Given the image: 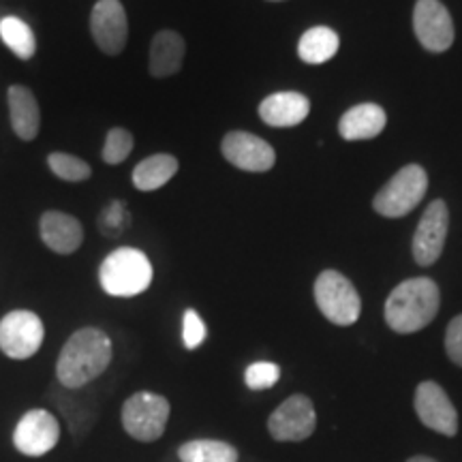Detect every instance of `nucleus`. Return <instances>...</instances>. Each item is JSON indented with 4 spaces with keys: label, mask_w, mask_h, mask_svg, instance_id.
<instances>
[{
    "label": "nucleus",
    "mask_w": 462,
    "mask_h": 462,
    "mask_svg": "<svg viewBox=\"0 0 462 462\" xmlns=\"http://www.w3.org/2000/svg\"><path fill=\"white\" fill-rule=\"evenodd\" d=\"M112 340L99 328L73 332L56 362V377L62 388L82 390L99 379L112 362Z\"/></svg>",
    "instance_id": "obj_1"
},
{
    "label": "nucleus",
    "mask_w": 462,
    "mask_h": 462,
    "mask_svg": "<svg viewBox=\"0 0 462 462\" xmlns=\"http://www.w3.org/2000/svg\"><path fill=\"white\" fill-rule=\"evenodd\" d=\"M441 293L435 281L418 276L398 285L385 302V321L398 334L420 332L435 319Z\"/></svg>",
    "instance_id": "obj_2"
},
{
    "label": "nucleus",
    "mask_w": 462,
    "mask_h": 462,
    "mask_svg": "<svg viewBox=\"0 0 462 462\" xmlns=\"http://www.w3.org/2000/svg\"><path fill=\"white\" fill-rule=\"evenodd\" d=\"M154 270L148 255L140 248L120 246L103 259L99 282L103 291L114 298H135L152 285Z\"/></svg>",
    "instance_id": "obj_3"
},
{
    "label": "nucleus",
    "mask_w": 462,
    "mask_h": 462,
    "mask_svg": "<svg viewBox=\"0 0 462 462\" xmlns=\"http://www.w3.org/2000/svg\"><path fill=\"white\" fill-rule=\"evenodd\" d=\"M315 302L334 326H354L360 319L362 300L354 282L337 270H323L315 281Z\"/></svg>",
    "instance_id": "obj_4"
},
{
    "label": "nucleus",
    "mask_w": 462,
    "mask_h": 462,
    "mask_svg": "<svg viewBox=\"0 0 462 462\" xmlns=\"http://www.w3.org/2000/svg\"><path fill=\"white\" fill-rule=\"evenodd\" d=\"M429 189V173L421 165H404L383 189L374 195L373 208L385 218H401L424 199Z\"/></svg>",
    "instance_id": "obj_5"
},
{
    "label": "nucleus",
    "mask_w": 462,
    "mask_h": 462,
    "mask_svg": "<svg viewBox=\"0 0 462 462\" xmlns=\"http://www.w3.org/2000/svg\"><path fill=\"white\" fill-rule=\"evenodd\" d=\"M171 407L165 396L154 392H135L123 404V426L135 441L152 443L163 437Z\"/></svg>",
    "instance_id": "obj_6"
},
{
    "label": "nucleus",
    "mask_w": 462,
    "mask_h": 462,
    "mask_svg": "<svg viewBox=\"0 0 462 462\" xmlns=\"http://www.w3.org/2000/svg\"><path fill=\"white\" fill-rule=\"evenodd\" d=\"M43 321L32 310H11L0 319V351L11 360H28L42 349Z\"/></svg>",
    "instance_id": "obj_7"
},
{
    "label": "nucleus",
    "mask_w": 462,
    "mask_h": 462,
    "mask_svg": "<svg viewBox=\"0 0 462 462\" xmlns=\"http://www.w3.org/2000/svg\"><path fill=\"white\" fill-rule=\"evenodd\" d=\"M317 413L313 401L304 394L289 396L285 402L274 409V413L268 420V432L273 439L282 443L304 441L315 432Z\"/></svg>",
    "instance_id": "obj_8"
},
{
    "label": "nucleus",
    "mask_w": 462,
    "mask_h": 462,
    "mask_svg": "<svg viewBox=\"0 0 462 462\" xmlns=\"http://www.w3.org/2000/svg\"><path fill=\"white\" fill-rule=\"evenodd\" d=\"M60 439V424L48 409H31L22 415L14 430V446L20 454L39 456L50 454Z\"/></svg>",
    "instance_id": "obj_9"
},
{
    "label": "nucleus",
    "mask_w": 462,
    "mask_h": 462,
    "mask_svg": "<svg viewBox=\"0 0 462 462\" xmlns=\"http://www.w3.org/2000/svg\"><path fill=\"white\" fill-rule=\"evenodd\" d=\"M413 31L421 48L441 54L454 43V22L441 0H418L413 9Z\"/></svg>",
    "instance_id": "obj_10"
},
{
    "label": "nucleus",
    "mask_w": 462,
    "mask_h": 462,
    "mask_svg": "<svg viewBox=\"0 0 462 462\" xmlns=\"http://www.w3.org/2000/svg\"><path fill=\"white\" fill-rule=\"evenodd\" d=\"M90 32L97 48L107 56L123 54L129 39V22L120 0H99L90 14Z\"/></svg>",
    "instance_id": "obj_11"
},
{
    "label": "nucleus",
    "mask_w": 462,
    "mask_h": 462,
    "mask_svg": "<svg viewBox=\"0 0 462 462\" xmlns=\"http://www.w3.org/2000/svg\"><path fill=\"white\" fill-rule=\"evenodd\" d=\"M449 229V210L443 199H435L426 208L413 236V259L420 265H432L441 257Z\"/></svg>",
    "instance_id": "obj_12"
},
{
    "label": "nucleus",
    "mask_w": 462,
    "mask_h": 462,
    "mask_svg": "<svg viewBox=\"0 0 462 462\" xmlns=\"http://www.w3.org/2000/svg\"><path fill=\"white\" fill-rule=\"evenodd\" d=\"M415 413L426 429L454 437L458 432V413L446 390L435 381H424L415 390Z\"/></svg>",
    "instance_id": "obj_13"
},
{
    "label": "nucleus",
    "mask_w": 462,
    "mask_h": 462,
    "mask_svg": "<svg viewBox=\"0 0 462 462\" xmlns=\"http://www.w3.org/2000/svg\"><path fill=\"white\" fill-rule=\"evenodd\" d=\"M223 157L245 171H270L276 163V152L268 142L246 131H231L223 137Z\"/></svg>",
    "instance_id": "obj_14"
},
{
    "label": "nucleus",
    "mask_w": 462,
    "mask_h": 462,
    "mask_svg": "<svg viewBox=\"0 0 462 462\" xmlns=\"http://www.w3.org/2000/svg\"><path fill=\"white\" fill-rule=\"evenodd\" d=\"M39 231H42L43 245L58 255H73L84 242L82 223L67 212H45L39 223Z\"/></svg>",
    "instance_id": "obj_15"
},
{
    "label": "nucleus",
    "mask_w": 462,
    "mask_h": 462,
    "mask_svg": "<svg viewBox=\"0 0 462 462\" xmlns=\"http://www.w3.org/2000/svg\"><path fill=\"white\" fill-rule=\"evenodd\" d=\"M310 114L309 97L300 95V92H274V95L265 97L259 106V116L265 125L274 126V129H289V126H298L304 123Z\"/></svg>",
    "instance_id": "obj_16"
},
{
    "label": "nucleus",
    "mask_w": 462,
    "mask_h": 462,
    "mask_svg": "<svg viewBox=\"0 0 462 462\" xmlns=\"http://www.w3.org/2000/svg\"><path fill=\"white\" fill-rule=\"evenodd\" d=\"M388 116L377 103H360V106L346 109L338 123L340 137L346 142L373 140L385 129Z\"/></svg>",
    "instance_id": "obj_17"
},
{
    "label": "nucleus",
    "mask_w": 462,
    "mask_h": 462,
    "mask_svg": "<svg viewBox=\"0 0 462 462\" xmlns=\"http://www.w3.org/2000/svg\"><path fill=\"white\" fill-rule=\"evenodd\" d=\"M7 101L11 129L15 131V135L24 142L37 140L39 126H42V112H39V103L34 99L32 90H28L26 86H11Z\"/></svg>",
    "instance_id": "obj_18"
},
{
    "label": "nucleus",
    "mask_w": 462,
    "mask_h": 462,
    "mask_svg": "<svg viewBox=\"0 0 462 462\" xmlns=\"http://www.w3.org/2000/svg\"><path fill=\"white\" fill-rule=\"evenodd\" d=\"M187 43L176 31H161L150 43L148 71L152 78H170L182 69Z\"/></svg>",
    "instance_id": "obj_19"
},
{
    "label": "nucleus",
    "mask_w": 462,
    "mask_h": 462,
    "mask_svg": "<svg viewBox=\"0 0 462 462\" xmlns=\"http://www.w3.org/2000/svg\"><path fill=\"white\" fill-rule=\"evenodd\" d=\"M178 159L171 154H152V157L140 161L133 170V187L143 193L165 187L176 176Z\"/></svg>",
    "instance_id": "obj_20"
},
{
    "label": "nucleus",
    "mask_w": 462,
    "mask_h": 462,
    "mask_svg": "<svg viewBox=\"0 0 462 462\" xmlns=\"http://www.w3.org/2000/svg\"><path fill=\"white\" fill-rule=\"evenodd\" d=\"M340 45L338 34L328 26L309 28L298 43V56L309 65H323L337 56Z\"/></svg>",
    "instance_id": "obj_21"
},
{
    "label": "nucleus",
    "mask_w": 462,
    "mask_h": 462,
    "mask_svg": "<svg viewBox=\"0 0 462 462\" xmlns=\"http://www.w3.org/2000/svg\"><path fill=\"white\" fill-rule=\"evenodd\" d=\"M182 462H238V449L217 439H195L178 448Z\"/></svg>",
    "instance_id": "obj_22"
},
{
    "label": "nucleus",
    "mask_w": 462,
    "mask_h": 462,
    "mask_svg": "<svg viewBox=\"0 0 462 462\" xmlns=\"http://www.w3.org/2000/svg\"><path fill=\"white\" fill-rule=\"evenodd\" d=\"M0 39L20 60H31L37 54V39L32 28L20 17L7 15L0 20Z\"/></svg>",
    "instance_id": "obj_23"
},
{
    "label": "nucleus",
    "mask_w": 462,
    "mask_h": 462,
    "mask_svg": "<svg viewBox=\"0 0 462 462\" xmlns=\"http://www.w3.org/2000/svg\"><path fill=\"white\" fill-rule=\"evenodd\" d=\"M48 165L60 180L67 182H84L88 180L92 173L90 165L86 161L67 152H51L48 157Z\"/></svg>",
    "instance_id": "obj_24"
},
{
    "label": "nucleus",
    "mask_w": 462,
    "mask_h": 462,
    "mask_svg": "<svg viewBox=\"0 0 462 462\" xmlns=\"http://www.w3.org/2000/svg\"><path fill=\"white\" fill-rule=\"evenodd\" d=\"M133 135L123 126H116V129H109L106 137V146H103V161L107 165H120L123 161L129 159L133 150Z\"/></svg>",
    "instance_id": "obj_25"
},
{
    "label": "nucleus",
    "mask_w": 462,
    "mask_h": 462,
    "mask_svg": "<svg viewBox=\"0 0 462 462\" xmlns=\"http://www.w3.org/2000/svg\"><path fill=\"white\" fill-rule=\"evenodd\" d=\"M281 368L274 362H255L246 368L245 383L248 390H268L279 383Z\"/></svg>",
    "instance_id": "obj_26"
},
{
    "label": "nucleus",
    "mask_w": 462,
    "mask_h": 462,
    "mask_svg": "<svg viewBox=\"0 0 462 462\" xmlns=\"http://www.w3.org/2000/svg\"><path fill=\"white\" fill-rule=\"evenodd\" d=\"M206 323L201 319L198 310L189 309L187 313H184V319H182V340H184V346L187 349H198V346L204 343L206 340Z\"/></svg>",
    "instance_id": "obj_27"
},
{
    "label": "nucleus",
    "mask_w": 462,
    "mask_h": 462,
    "mask_svg": "<svg viewBox=\"0 0 462 462\" xmlns=\"http://www.w3.org/2000/svg\"><path fill=\"white\" fill-rule=\"evenodd\" d=\"M126 223H129V212L123 201H112L99 217V227L106 231V236H120Z\"/></svg>",
    "instance_id": "obj_28"
},
{
    "label": "nucleus",
    "mask_w": 462,
    "mask_h": 462,
    "mask_svg": "<svg viewBox=\"0 0 462 462\" xmlns=\"http://www.w3.org/2000/svg\"><path fill=\"white\" fill-rule=\"evenodd\" d=\"M446 351L449 360L462 366V315L454 317V319L449 321L446 332Z\"/></svg>",
    "instance_id": "obj_29"
},
{
    "label": "nucleus",
    "mask_w": 462,
    "mask_h": 462,
    "mask_svg": "<svg viewBox=\"0 0 462 462\" xmlns=\"http://www.w3.org/2000/svg\"><path fill=\"white\" fill-rule=\"evenodd\" d=\"M407 462H437V460L429 458V456H413V458H409Z\"/></svg>",
    "instance_id": "obj_30"
}]
</instances>
